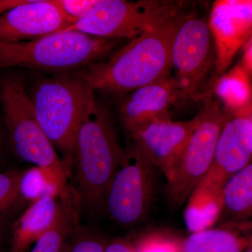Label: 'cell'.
I'll return each mask as SVG.
<instances>
[{"label": "cell", "instance_id": "20", "mask_svg": "<svg viewBox=\"0 0 252 252\" xmlns=\"http://www.w3.org/2000/svg\"><path fill=\"white\" fill-rule=\"evenodd\" d=\"M248 244L230 230L206 229L190 235L184 242L182 252H241Z\"/></svg>", "mask_w": 252, "mask_h": 252}, {"label": "cell", "instance_id": "2", "mask_svg": "<svg viewBox=\"0 0 252 252\" xmlns=\"http://www.w3.org/2000/svg\"><path fill=\"white\" fill-rule=\"evenodd\" d=\"M124 155L112 117L94 94L78 128L73 162L79 200L91 212L104 206L107 190Z\"/></svg>", "mask_w": 252, "mask_h": 252}, {"label": "cell", "instance_id": "27", "mask_svg": "<svg viewBox=\"0 0 252 252\" xmlns=\"http://www.w3.org/2000/svg\"><path fill=\"white\" fill-rule=\"evenodd\" d=\"M1 140H2V137H1V127H0V145H1Z\"/></svg>", "mask_w": 252, "mask_h": 252}, {"label": "cell", "instance_id": "12", "mask_svg": "<svg viewBox=\"0 0 252 252\" xmlns=\"http://www.w3.org/2000/svg\"><path fill=\"white\" fill-rule=\"evenodd\" d=\"M72 24L52 0H28L0 15V41L34 40L64 31Z\"/></svg>", "mask_w": 252, "mask_h": 252}, {"label": "cell", "instance_id": "14", "mask_svg": "<svg viewBox=\"0 0 252 252\" xmlns=\"http://www.w3.org/2000/svg\"><path fill=\"white\" fill-rule=\"evenodd\" d=\"M251 24L252 1H220L215 5L209 25L220 69L226 67L249 34Z\"/></svg>", "mask_w": 252, "mask_h": 252}, {"label": "cell", "instance_id": "28", "mask_svg": "<svg viewBox=\"0 0 252 252\" xmlns=\"http://www.w3.org/2000/svg\"><path fill=\"white\" fill-rule=\"evenodd\" d=\"M246 252H252L251 249H250V250H248V251H246Z\"/></svg>", "mask_w": 252, "mask_h": 252}, {"label": "cell", "instance_id": "11", "mask_svg": "<svg viewBox=\"0 0 252 252\" xmlns=\"http://www.w3.org/2000/svg\"><path fill=\"white\" fill-rule=\"evenodd\" d=\"M198 119V114L187 122H174L169 117H164L131 135L134 144L163 173L167 182L173 177Z\"/></svg>", "mask_w": 252, "mask_h": 252}, {"label": "cell", "instance_id": "19", "mask_svg": "<svg viewBox=\"0 0 252 252\" xmlns=\"http://www.w3.org/2000/svg\"><path fill=\"white\" fill-rule=\"evenodd\" d=\"M215 91L224 104L225 112L230 115L251 108L250 81L246 69L243 66H236L220 78Z\"/></svg>", "mask_w": 252, "mask_h": 252}, {"label": "cell", "instance_id": "6", "mask_svg": "<svg viewBox=\"0 0 252 252\" xmlns=\"http://www.w3.org/2000/svg\"><path fill=\"white\" fill-rule=\"evenodd\" d=\"M0 101L10 143L18 158L36 167L67 170L36 120L22 79L17 76L4 77L0 82Z\"/></svg>", "mask_w": 252, "mask_h": 252}, {"label": "cell", "instance_id": "26", "mask_svg": "<svg viewBox=\"0 0 252 252\" xmlns=\"http://www.w3.org/2000/svg\"><path fill=\"white\" fill-rule=\"evenodd\" d=\"M104 252H136L135 248L127 240L118 238L107 243Z\"/></svg>", "mask_w": 252, "mask_h": 252}, {"label": "cell", "instance_id": "1", "mask_svg": "<svg viewBox=\"0 0 252 252\" xmlns=\"http://www.w3.org/2000/svg\"><path fill=\"white\" fill-rule=\"evenodd\" d=\"M144 33L81 74L93 91L126 96L149 84L171 77L172 42L186 16Z\"/></svg>", "mask_w": 252, "mask_h": 252}, {"label": "cell", "instance_id": "21", "mask_svg": "<svg viewBox=\"0 0 252 252\" xmlns=\"http://www.w3.org/2000/svg\"><path fill=\"white\" fill-rule=\"evenodd\" d=\"M107 243L102 235L78 222L67 237L63 252H104Z\"/></svg>", "mask_w": 252, "mask_h": 252}, {"label": "cell", "instance_id": "23", "mask_svg": "<svg viewBox=\"0 0 252 252\" xmlns=\"http://www.w3.org/2000/svg\"><path fill=\"white\" fill-rule=\"evenodd\" d=\"M21 172L12 170L0 173V213L9 210L18 201Z\"/></svg>", "mask_w": 252, "mask_h": 252}, {"label": "cell", "instance_id": "16", "mask_svg": "<svg viewBox=\"0 0 252 252\" xmlns=\"http://www.w3.org/2000/svg\"><path fill=\"white\" fill-rule=\"evenodd\" d=\"M252 213V164L233 175L227 182L220 197L216 222L245 221Z\"/></svg>", "mask_w": 252, "mask_h": 252}, {"label": "cell", "instance_id": "25", "mask_svg": "<svg viewBox=\"0 0 252 252\" xmlns=\"http://www.w3.org/2000/svg\"><path fill=\"white\" fill-rule=\"evenodd\" d=\"M96 0H52L53 3L73 23L87 14Z\"/></svg>", "mask_w": 252, "mask_h": 252}, {"label": "cell", "instance_id": "7", "mask_svg": "<svg viewBox=\"0 0 252 252\" xmlns=\"http://www.w3.org/2000/svg\"><path fill=\"white\" fill-rule=\"evenodd\" d=\"M216 55L209 21L190 13L176 32L171 51V77L187 99L203 95Z\"/></svg>", "mask_w": 252, "mask_h": 252}, {"label": "cell", "instance_id": "13", "mask_svg": "<svg viewBox=\"0 0 252 252\" xmlns=\"http://www.w3.org/2000/svg\"><path fill=\"white\" fill-rule=\"evenodd\" d=\"M184 99H188L170 77L124 96L119 105V118L132 135L147 124L169 117V109Z\"/></svg>", "mask_w": 252, "mask_h": 252}, {"label": "cell", "instance_id": "3", "mask_svg": "<svg viewBox=\"0 0 252 252\" xmlns=\"http://www.w3.org/2000/svg\"><path fill=\"white\" fill-rule=\"evenodd\" d=\"M120 41L63 31L34 40L0 41V68L64 72L89 67L107 59L118 49Z\"/></svg>", "mask_w": 252, "mask_h": 252}, {"label": "cell", "instance_id": "29", "mask_svg": "<svg viewBox=\"0 0 252 252\" xmlns=\"http://www.w3.org/2000/svg\"><path fill=\"white\" fill-rule=\"evenodd\" d=\"M11 252V251H10V250H8V251H6V252Z\"/></svg>", "mask_w": 252, "mask_h": 252}, {"label": "cell", "instance_id": "17", "mask_svg": "<svg viewBox=\"0 0 252 252\" xmlns=\"http://www.w3.org/2000/svg\"><path fill=\"white\" fill-rule=\"evenodd\" d=\"M68 170L64 167H32L21 172L18 200L30 203L46 196L59 198L67 187Z\"/></svg>", "mask_w": 252, "mask_h": 252}, {"label": "cell", "instance_id": "24", "mask_svg": "<svg viewBox=\"0 0 252 252\" xmlns=\"http://www.w3.org/2000/svg\"><path fill=\"white\" fill-rule=\"evenodd\" d=\"M135 250L136 252H182L175 241L160 234L146 237Z\"/></svg>", "mask_w": 252, "mask_h": 252}, {"label": "cell", "instance_id": "5", "mask_svg": "<svg viewBox=\"0 0 252 252\" xmlns=\"http://www.w3.org/2000/svg\"><path fill=\"white\" fill-rule=\"evenodd\" d=\"M188 14L182 1L96 0L87 14L64 31L104 39L132 40Z\"/></svg>", "mask_w": 252, "mask_h": 252}, {"label": "cell", "instance_id": "30", "mask_svg": "<svg viewBox=\"0 0 252 252\" xmlns=\"http://www.w3.org/2000/svg\"><path fill=\"white\" fill-rule=\"evenodd\" d=\"M0 233H1V223H0Z\"/></svg>", "mask_w": 252, "mask_h": 252}, {"label": "cell", "instance_id": "22", "mask_svg": "<svg viewBox=\"0 0 252 252\" xmlns=\"http://www.w3.org/2000/svg\"><path fill=\"white\" fill-rule=\"evenodd\" d=\"M220 210V203L216 202L188 203L185 220L189 230L193 233L206 230L216 223Z\"/></svg>", "mask_w": 252, "mask_h": 252}, {"label": "cell", "instance_id": "4", "mask_svg": "<svg viewBox=\"0 0 252 252\" xmlns=\"http://www.w3.org/2000/svg\"><path fill=\"white\" fill-rule=\"evenodd\" d=\"M94 94L81 76L62 74L39 81L29 94L36 120L68 170L74 162L78 128Z\"/></svg>", "mask_w": 252, "mask_h": 252}, {"label": "cell", "instance_id": "9", "mask_svg": "<svg viewBox=\"0 0 252 252\" xmlns=\"http://www.w3.org/2000/svg\"><path fill=\"white\" fill-rule=\"evenodd\" d=\"M155 169L135 144L124 150L104 204L113 220L129 226L147 217L154 198Z\"/></svg>", "mask_w": 252, "mask_h": 252}, {"label": "cell", "instance_id": "8", "mask_svg": "<svg viewBox=\"0 0 252 252\" xmlns=\"http://www.w3.org/2000/svg\"><path fill=\"white\" fill-rule=\"evenodd\" d=\"M230 116L216 101L208 99L205 102L173 177L167 182V193L172 203H185L207 175L220 131Z\"/></svg>", "mask_w": 252, "mask_h": 252}, {"label": "cell", "instance_id": "15", "mask_svg": "<svg viewBox=\"0 0 252 252\" xmlns=\"http://www.w3.org/2000/svg\"><path fill=\"white\" fill-rule=\"evenodd\" d=\"M60 208V196H46L30 204L15 223L10 251L26 252L52 226L59 216Z\"/></svg>", "mask_w": 252, "mask_h": 252}, {"label": "cell", "instance_id": "10", "mask_svg": "<svg viewBox=\"0 0 252 252\" xmlns=\"http://www.w3.org/2000/svg\"><path fill=\"white\" fill-rule=\"evenodd\" d=\"M252 119L251 109L230 115L217 141L210 170L189 198V203H220L228 181L251 163Z\"/></svg>", "mask_w": 252, "mask_h": 252}, {"label": "cell", "instance_id": "18", "mask_svg": "<svg viewBox=\"0 0 252 252\" xmlns=\"http://www.w3.org/2000/svg\"><path fill=\"white\" fill-rule=\"evenodd\" d=\"M79 195L67 186L60 195L61 208L52 226L34 243L30 252H63L67 237L79 222Z\"/></svg>", "mask_w": 252, "mask_h": 252}]
</instances>
